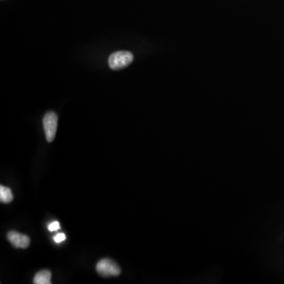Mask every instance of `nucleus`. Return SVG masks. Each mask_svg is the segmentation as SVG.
I'll list each match as a JSON object with an SVG mask.
<instances>
[{"label":"nucleus","instance_id":"f257e3e1","mask_svg":"<svg viewBox=\"0 0 284 284\" xmlns=\"http://www.w3.org/2000/svg\"><path fill=\"white\" fill-rule=\"evenodd\" d=\"M134 60V56L130 51H117L111 55L108 65L114 70H119L129 66Z\"/></svg>","mask_w":284,"mask_h":284},{"label":"nucleus","instance_id":"f03ea898","mask_svg":"<svg viewBox=\"0 0 284 284\" xmlns=\"http://www.w3.org/2000/svg\"><path fill=\"white\" fill-rule=\"evenodd\" d=\"M96 272L104 277H110L120 275L121 269L114 261L105 258L96 264Z\"/></svg>","mask_w":284,"mask_h":284},{"label":"nucleus","instance_id":"7ed1b4c3","mask_svg":"<svg viewBox=\"0 0 284 284\" xmlns=\"http://www.w3.org/2000/svg\"><path fill=\"white\" fill-rule=\"evenodd\" d=\"M44 133L46 139L48 142H53L56 137V131L58 126V115L53 112L46 113L43 119Z\"/></svg>","mask_w":284,"mask_h":284},{"label":"nucleus","instance_id":"20e7f679","mask_svg":"<svg viewBox=\"0 0 284 284\" xmlns=\"http://www.w3.org/2000/svg\"><path fill=\"white\" fill-rule=\"evenodd\" d=\"M7 239L14 247L18 249H27L30 245V237L14 230L8 232Z\"/></svg>","mask_w":284,"mask_h":284},{"label":"nucleus","instance_id":"39448f33","mask_svg":"<svg viewBox=\"0 0 284 284\" xmlns=\"http://www.w3.org/2000/svg\"><path fill=\"white\" fill-rule=\"evenodd\" d=\"M51 279V272L47 269H44L36 274L33 282L35 284H50Z\"/></svg>","mask_w":284,"mask_h":284},{"label":"nucleus","instance_id":"423d86ee","mask_svg":"<svg viewBox=\"0 0 284 284\" xmlns=\"http://www.w3.org/2000/svg\"><path fill=\"white\" fill-rule=\"evenodd\" d=\"M14 197H13L12 191L11 189L8 187L0 186V201L5 204L12 201Z\"/></svg>","mask_w":284,"mask_h":284},{"label":"nucleus","instance_id":"0eeeda50","mask_svg":"<svg viewBox=\"0 0 284 284\" xmlns=\"http://www.w3.org/2000/svg\"><path fill=\"white\" fill-rule=\"evenodd\" d=\"M60 228V224L58 221L53 222V223H50L48 226L49 231L51 232L56 231V230H59Z\"/></svg>","mask_w":284,"mask_h":284},{"label":"nucleus","instance_id":"6e6552de","mask_svg":"<svg viewBox=\"0 0 284 284\" xmlns=\"http://www.w3.org/2000/svg\"><path fill=\"white\" fill-rule=\"evenodd\" d=\"M65 239H66V236L63 233L58 234L54 237V241L56 243H60V242H63Z\"/></svg>","mask_w":284,"mask_h":284}]
</instances>
